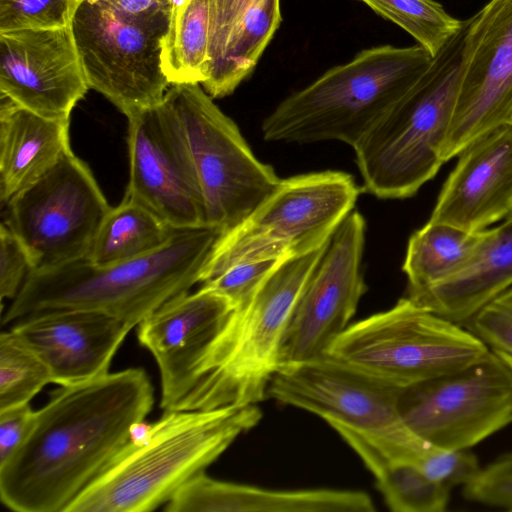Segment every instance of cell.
Here are the masks:
<instances>
[{
    "label": "cell",
    "mask_w": 512,
    "mask_h": 512,
    "mask_svg": "<svg viewBox=\"0 0 512 512\" xmlns=\"http://www.w3.org/2000/svg\"><path fill=\"white\" fill-rule=\"evenodd\" d=\"M153 403V385L141 368L53 391L22 445L0 466L2 503L18 512H64L131 440Z\"/></svg>",
    "instance_id": "cell-1"
},
{
    "label": "cell",
    "mask_w": 512,
    "mask_h": 512,
    "mask_svg": "<svg viewBox=\"0 0 512 512\" xmlns=\"http://www.w3.org/2000/svg\"><path fill=\"white\" fill-rule=\"evenodd\" d=\"M222 234L210 225L178 228L160 248L126 261L99 266L81 258L34 269L12 299L2 324L44 310L90 309L133 328L201 282Z\"/></svg>",
    "instance_id": "cell-2"
},
{
    "label": "cell",
    "mask_w": 512,
    "mask_h": 512,
    "mask_svg": "<svg viewBox=\"0 0 512 512\" xmlns=\"http://www.w3.org/2000/svg\"><path fill=\"white\" fill-rule=\"evenodd\" d=\"M257 405L169 411L131 439L64 512H148L261 420Z\"/></svg>",
    "instance_id": "cell-3"
},
{
    "label": "cell",
    "mask_w": 512,
    "mask_h": 512,
    "mask_svg": "<svg viewBox=\"0 0 512 512\" xmlns=\"http://www.w3.org/2000/svg\"><path fill=\"white\" fill-rule=\"evenodd\" d=\"M434 57L420 45H380L328 69L263 120L267 141L336 140L353 147L420 81Z\"/></svg>",
    "instance_id": "cell-4"
},
{
    "label": "cell",
    "mask_w": 512,
    "mask_h": 512,
    "mask_svg": "<svg viewBox=\"0 0 512 512\" xmlns=\"http://www.w3.org/2000/svg\"><path fill=\"white\" fill-rule=\"evenodd\" d=\"M324 246L282 260L233 311L199 362L180 411L257 405L267 398L294 306Z\"/></svg>",
    "instance_id": "cell-5"
},
{
    "label": "cell",
    "mask_w": 512,
    "mask_h": 512,
    "mask_svg": "<svg viewBox=\"0 0 512 512\" xmlns=\"http://www.w3.org/2000/svg\"><path fill=\"white\" fill-rule=\"evenodd\" d=\"M466 26L467 20L415 87L352 147L365 192L380 199L412 197L444 164Z\"/></svg>",
    "instance_id": "cell-6"
},
{
    "label": "cell",
    "mask_w": 512,
    "mask_h": 512,
    "mask_svg": "<svg viewBox=\"0 0 512 512\" xmlns=\"http://www.w3.org/2000/svg\"><path fill=\"white\" fill-rule=\"evenodd\" d=\"M361 190L354 178L342 171L280 179L243 222L219 237L200 283L239 263L283 260L322 247L353 211Z\"/></svg>",
    "instance_id": "cell-7"
},
{
    "label": "cell",
    "mask_w": 512,
    "mask_h": 512,
    "mask_svg": "<svg viewBox=\"0 0 512 512\" xmlns=\"http://www.w3.org/2000/svg\"><path fill=\"white\" fill-rule=\"evenodd\" d=\"M490 351L466 327L405 296L349 325L326 355L406 388L465 368Z\"/></svg>",
    "instance_id": "cell-8"
},
{
    "label": "cell",
    "mask_w": 512,
    "mask_h": 512,
    "mask_svg": "<svg viewBox=\"0 0 512 512\" xmlns=\"http://www.w3.org/2000/svg\"><path fill=\"white\" fill-rule=\"evenodd\" d=\"M200 84L170 85L164 100L175 113L201 188L206 224L230 231L278 186L274 169L259 161L235 122Z\"/></svg>",
    "instance_id": "cell-9"
},
{
    "label": "cell",
    "mask_w": 512,
    "mask_h": 512,
    "mask_svg": "<svg viewBox=\"0 0 512 512\" xmlns=\"http://www.w3.org/2000/svg\"><path fill=\"white\" fill-rule=\"evenodd\" d=\"M70 26L89 89L127 118L163 100L170 83L161 67V41L169 23L80 0Z\"/></svg>",
    "instance_id": "cell-10"
},
{
    "label": "cell",
    "mask_w": 512,
    "mask_h": 512,
    "mask_svg": "<svg viewBox=\"0 0 512 512\" xmlns=\"http://www.w3.org/2000/svg\"><path fill=\"white\" fill-rule=\"evenodd\" d=\"M5 205L4 223L28 250L33 270L86 258L111 209L72 149Z\"/></svg>",
    "instance_id": "cell-11"
},
{
    "label": "cell",
    "mask_w": 512,
    "mask_h": 512,
    "mask_svg": "<svg viewBox=\"0 0 512 512\" xmlns=\"http://www.w3.org/2000/svg\"><path fill=\"white\" fill-rule=\"evenodd\" d=\"M402 422L444 449H468L512 423V369L494 352L458 371L403 388Z\"/></svg>",
    "instance_id": "cell-12"
},
{
    "label": "cell",
    "mask_w": 512,
    "mask_h": 512,
    "mask_svg": "<svg viewBox=\"0 0 512 512\" xmlns=\"http://www.w3.org/2000/svg\"><path fill=\"white\" fill-rule=\"evenodd\" d=\"M365 232L363 216L352 211L326 242L294 306L279 366L326 355L349 326L366 291Z\"/></svg>",
    "instance_id": "cell-13"
},
{
    "label": "cell",
    "mask_w": 512,
    "mask_h": 512,
    "mask_svg": "<svg viewBox=\"0 0 512 512\" xmlns=\"http://www.w3.org/2000/svg\"><path fill=\"white\" fill-rule=\"evenodd\" d=\"M403 388L324 355L280 365L267 398L336 421L369 435L401 439L412 431L402 422Z\"/></svg>",
    "instance_id": "cell-14"
},
{
    "label": "cell",
    "mask_w": 512,
    "mask_h": 512,
    "mask_svg": "<svg viewBox=\"0 0 512 512\" xmlns=\"http://www.w3.org/2000/svg\"><path fill=\"white\" fill-rule=\"evenodd\" d=\"M512 117V0L467 19L460 83L441 157L447 162Z\"/></svg>",
    "instance_id": "cell-15"
},
{
    "label": "cell",
    "mask_w": 512,
    "mask_h": 512,
    "mask_svg": "<svg viewBox=\"0 0 512 512\" xmlns=\"http://www.w3.org/2000/svg\"><path fill=\"white\" fill-rule=\"evenodd\" d=\"M127 119L130 164L124 198L174 229L207 225L181 125L164 98Z\"/></svg>",
    "instance_id": "cell-16"
},
{
    "label": "cell",
    "mask_w": 512,
    "mask_h": 512,
    "mask_svg": "<svg viewBox=\"0 0 512 512\" xmlns=\"http://www.w3.org/2000/svg\"><path fill=\"white\" fill-rule=\"evenodd\" d=\"M88 89L70 24L0 32V96L45 117L70 119Z\"/></svg>",
    "instance_id": "cell-17"
},
{
    "label": "cell",
    "mask_w": 512,
    "mask_h": 512,
    "mask_svg": "<svg viewBox=\"0 0 512 512\" xmlns=\"http://www.w3.org/2000/svg\"><path fill=\"white\" fill-rule=\"evenodd\" d=\"M233 311L227 297L202 286L171 299L138 324V341L159 369L164 412L180 410L199 362Z\"/></svg>",
    "instance_id": "cell-18"
},
{
    "label": "cell",
    "mask_w": 512,
    "mask_h": 512,
    "mask_svg": "<svg viewBox=\"0 0 512 512\" xmlns=\"http://www.w3.org/2000/svg\"><path fill=\"white\" fill-rule=\"evenodd\" d=\"M132 329L108 313L52 309L26 315L11 330L48 366L53 383L75 385L109 373L111 361Z\"/></svg>",
    "instance_id": "cell-19"
},
{
    "label": "cell",
    "mask_w": 512,
    "mask_h": 512,
    "mask_svg": "<svg viewBox=\"0 0 512 512\" xmlns=\"http://www.w3.org/2000/svg\"><path fill=\"white\" fill-rule=\"evenodd\" d=\"M512 214V123L458 154L428 221L476 232Z\"/></svg>",
    "instance_id": "cell-20"
},
{
    "label": "cell",
    "mask_w": 512,
    "mask_h": 512,
    "mask_svg": "<svg viewBox=\"0 0 512 512\" xmlns=\"http://www.w3.org/2000/svg\"><path fill=\"white\" fill-rule=\"evenodd\" d=\"M209 76L213 99L231 95L257 66L281 21L280 0H208Z\"/></svg>",
    "instance_id": "cell-21"
},
{
    "label": "cell",
    "mask_w": 512,
    "mask_h": 512,
    "mask_svg": "<svg viewBox=\"0 0 512 512\" xmlns=\"http://www.w3.org/2000/svg\"><path fill=\"white\" fill-rule=\"evenodd\" d=\"M168 512H375L366 492L344 489L275 490L221 481L200 472L167 502Z\"/></svg>",
    "instance_id": "cell-22"
},
{
    "label": "cell",
    "mask_w": 512,
    "mask_h": 512,
    "mask_svg": "<svg viewBox=\"0 0 512 512\" xmlns=\"http://www.w3.org/2000/svg\"><path fill=\"white\" fill-rule=\"evenodd\" d=\"M512 287V214L483 237L466 265L453 276L406 296L464 326L482 307Z\"/></svg>",
    "instance_id": "cell-23"
},
{
    "label": "cell",
    "mask_w": 512,
    "mask_h": 512,
    "mask_svg": "<svg viewBox=\"0 0 512 512\" xmlns=\"http://www.w3.org/2000/svg\"><path fill=\"white\" fill-rule=\"evenodd\" d=\"M0 98V199L5 205L71 150L70 119L45 117Z\"/></svg>",
    "instance_id": "cell-24"
},
{
    "label": "cell",
    "mask_w": 512,
    "mask_h": 512,
    "mask_svg": "<svg viewBox=\"0 0 512 512\" xmlns=\"http://www.w3.org/2000/svg\"><path fill=\"white\" fill-rule=\"evenodd\" d=\"M362 460L394 512H443L450 490L420 467L384 450L369 435L336 421L326 422Z\"/></svg>",
    "instance_id": "cell-25"
},
{
    "label": "cell",
    "mask_w": 512,
    "mask_h": 512,
    "mask_svg": "<svg viewBox=\"0 0 512 512\" xmlns=\"http://www.w3.org/2000/svg\"><path fill=\"white\" fill-rule=\"evenodd\" d=\"M484 230L471 232L428 221L415 231L409 238L402 266L408 280L407 294L428 288L460 271L475 252Z\"/></svg>",
    "instance_id": "cell-26"
},
{
    "label": "cell",
    "mask_w": 512,
    "mask_h": 512,
    "mask_svg": "<svg viewBox=\"0 0 512 512\" xmlns=\"http://www.w3.org/2000/svg\"><path fill=\"white\" fill-rule=\"evenodd\" d=\"M160 57L170 85H202L208 79V0H184L173 8Z\"/></svg>",
    "instance_id": "cell-27"
},
{
    "label": "cell",
    "mask_w": 512,
    "mask_h": 512,
    "mask_svg": "<svg viewBox=\"0 0 512 512\" xmlns=\"http://www.w3.org/2000/svg\"><path fill=\"white\" fill-rule=\"evenodd\" d=\"M173 230L143 206L123 198L106 215L86 258L99 266L133 259L163 246Z\"/></svg>",
    "instance_id": "cell-28"
},
{
    "label": "cell",
    "mask_w": 512,
    "mask_h": 512,
    "mask_svg": "<svg viewBox=\"0 0 512 512\" xmlns=\"http://www.w3.org/2000/svg\"><path fill=\"white\" fill-rule=\"evenodd\" d=\"M411 35L435 57L464 27L435 0H358Z\"/></svg>",
    "instance_id": "cell-29"
},
{
    "label": "cell",
    "mask_w": 512,
    "mask_h": 512,
    "mask_svg": "<svg viewBox=\"0 0 512 512\" xmlns=\"http://www.w3.org/2000/svg\"><path fill=\"white\" fill-rule=\"evenodd\" d=\"M49 382L51 372L11 329L0 334V411L28 404Z\"/></svg>",
    "instance_id": "cell-30"
},
{
    "label": "cell",
    "mask_w": 512,
    "mask_h": 512,
    "mask_svg": "<svg viewBox=\"0 0 512 512\" xmlns=\"http://www.w3.org/2000/svg\"><path fill=\"white\" fill-rule=\"evenodd\" d=\"M80 0H0V32L67 26Z\"/></svg>",
    "instance_id": "cell-31"
},
{
    "label": "cell",
    "mask_w": 512,
    "mask_h": 512,
    "mask_svg": "<svg viewBox=\"0 0 512 512\" xmlns=\"http://www.w3.org/2000/svg\"><path fill=\"white\" fill-rule=\"evenodd\" d=\"M464 327L490 350L512 355V287L482 307Z\"/></svg>",
    "instance_id": "cell-32"
},
{
    "label": "cell",
    "mask_w": 512,
    "mask_h": 512,
    "mask_svg": "<svg viewBox=\"0 0 512 512\" xmlns=\"http://www.w3.org/2000/svg\"><path fill=\"white\" fill-rule=\"evenodd\" d=\"M281 261L268 259L239 263L203 283L202 286L227 297L235 310L250 301L263 281Z\"/></svg>",
    "instance_id": "cell-33"
},
{
    "label": "cell",
    "mask_w": 512,
    "mask_h": 512,
    "mask_svg": "<svg viewBox=\"0 0 512 512\" xmlns=\"http://www.w3.org/2000/svg\"><path fill=\"white\" fill-rule=\"evenodd\" d=\"M418 466L431 479L451 490L465 485L481 470L477 457L467 449H444L431 446Z\"/></svg>",
    "instance_id": "cell-34"
},
{
    "label": "cell",
    "mask_w": 512,
    "mask_h": 512,
    "mask_svg": "<svg viewBox=\"0 0 512 512\" xmlns=\"http://www.w3.org/2000/svg\"><path fill=\"white\" fill-rule=\"evenodd\" d=\"M33 270L30 254L22 241L2 222L0 226V296L14 299Z\"/></svg>",
    "instance_id": "cell-35"
},
{
    "label": "cell",
    "mask_w": 512,
    "mask_h": 512,
    "mask_svg": "<svg viewBox=\"0 0 512 512\" xmlns=\"http://www.w3.org/2000/svg\"><path fill=\"white\" fill-rule=\"evenodd\" d=\"M35 412L29 403L0 411V466L15 454L28 436Z\"/></svg>",
    "instance_id": "cell-36"
},
{
    "label": "cell",
    "mask_w": 512,
    "mask_h": 512,
    "mask_svg": "<svg viewBox=\"0 0 512 512\" xmlns=\"http://www.w3.org/2000/svg\"><path fill=\"white\" fill-rule=\"evenodd\" d=\"M463 495L472 502L512 511V476H488L479 472L463 486Z\"/></svg>",
    "instance_id": "cell-37"
},
{
    "label": "cell",
    "mask_w": 512,
    "mask_h": 512,
    "mask_svg": "<svg viewBox=\"0 0 512 512\" xmlns=\"http://www.w3.org/2000/svg\"><path fill=\"white\" fill-rule=\"evenodd\" d=\"M131 17L170 22L172 10L184 0H89Z\"/></svg>",
    "instance_id": "cell-38"
},
{
    "label": "cell",
    "mask_w": 512,
    "mask_h": 512,
    "mask_svg": "<svg viewBox=\"0 0 512 512\" xmlns=\"http://www.w3.org/2000/svg\"><path fill=\"white\" fill-rule=\"evenodd\" d=\"M480 472L488 476H512V453L499 457L485 468H481Z\"/></svg>",
    "instance_id": "cell-39"
},
{
    "label": "cell",
    "mask_w": 512,
    "mask_h": 512,
    "mask_svg": "<svg viewBox=\"0 0 512 512\" xmlns=\"http://www.w3.org/2000/svg\"><path fill=\"white\" fill-rule=\"evenodd\" d=\"M511 369H512V355L494 351Z\"/></svg>",
    "instance_id": "cell-40"
},
{
    "label": "cell",
    "mask_w": 512,
    "mask_h": 512,
    "mask_svg": "<svg viewBox=\"0 0 512 512\" xmlns=\"http://www.w3.org/2000/svg\"><path fill=\"white\" fill-rule=\"evenodd\" d=\"M509 123H512V117H511V119H510Z\"/></svg>",
    "instance_id": "cell-41"
}]
</instances>
